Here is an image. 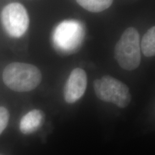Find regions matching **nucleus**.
<instances>
[{
	"label": "nucleus",
	"instance_id": "obj_8",
	"mask_svg": "<svg viewBox=\"0 0 155 155\" xmlns=\"http://www.w3.org/2000/svg\"><path fill=\"white\" fill-rule=\"evenodd\" d=\"M140 48L147 57H152L155 55V28L154 26L149 29L143 36Z\"/></svg>",
	"mask_w": 155,
	"mask_h": 155
},
{
	"label": "nucleus",
	"instance_id": "obj_6",
	"mask_svg": "<svg viewBox=\"0 0 155 155\" xmlns=\"http://www.w3.org/2000/svg\"><path fill=\"white\" fill-rule=\"evenodd\" d=\"M88 78L86 71L76 68L70 74L64 88V98L68 104H74L84 95Z\"/></svg>",
	"mask_w": 155,
	"mask_h": 155
},
{
	"label": "nucleus",
	"instance_id": "obj_4",
	"mask_svg": "<svg viewBox=\"0 0 155 155\" xmlns=\"http://www.w3.org/2000/svg\"><path fill=\"white\" fill-rule=\"evenodd\" d=\"M84 32L81 23L76 20H65L60 23L53 34L56 49L61 53H75L82 43Z\"/></svg>",
	"mask_w": 155,
	"mask_h": 155
},
{
	"label": "nucleus",
	"instance_id": "obj_5",
	"mask_svg": "<svg viewBox=\"0 0 155 155\" xmlns=\"http://www.w3.org/2000/svg\"><path fill=\"white\" fill-rule=\"evenodd\" d=\"M2 23L12 38H20L28 30L30 19L26 9L19 3H11L3 9L1 14Z\"/></svg>",
	"mask_w": 155,
	"mask_h": 155
},
{
	"label": "nucleus",
	"instance_id": "obj_10",
	"mask_svg": "<svg viewBox=\"0 0 155 155\" xmlns=\"http://www.w3.org/2000/svg\"><path fill=\"white\" fill-rule=\"evenodd\" d=\"M9 119V113L5 107L0 106V135L7 127Z\"/></svg>",
	"mask_w": 155,
	"mask_h": 155
},
{
	"label": "nucleus",
	"instance_id": "obj_9",
	"mask_svg": "<svg viewBox=\"0 0 155 155\" xmlns=\"http://www.w3.org/2000/svg\"><path fill=\"white\" fill-rule=\"evenodd\" d=\"M83 8L91 12H101L111 7L113 0H76Z\"/></svg>",
	"mask_w": 155,
	"mask_h": 155
},
{
	"label": "nucleus",
	"instance_id": "obj_2",
	"mask_svg": "<svg viewBox=\"0 0 155 155\" xmlns=\"http://www.w3.org/2000/svg\"><path fill=\"white\" fill-rule=\"evenodd\" d=\"M114 56L120 67L127 71H133L141 63L140 37L137 29L126 30L115 47Z\"/></svg>",
	"mask_w": 155,
	"mask_h": 155
},
{
	"label": "nucleus",
	"instance_id": "obj_3",
	"mask_svg": "<svg viewBox=\"0 0 155 155\" xmlns=\"http://www.w3.org/2000/svg\"><path fill=\"white\" fill-rule=\"evenodd\" d=\"M96 96L103 101L112 103L119 108H125L130 104L131 96L127 85L115 78L104 75L94 83Z\"/></svg>",
	"mask_w": 155,
	"mask_h": 155
},
{
	"label": "nucleus",
	"instance_id": "obj_7",
	"mask_svg": "<svg viewBox=\"0 0 155 155\" xmlns=\"http://www.w3.org/2000/svg\"><path fill=\"white\" fill-rule=\"evenodd\" d=\"M44 121V112L40 109H33L22 116L19 121V130L24 134H31L36 132L43 125Z\"/></svg>",
	"mask_w": 155,
	"mask_h": 155
},
{
	"label": "nucleus",
	"instance_id": "obj_1",
	"mask_svg": "<svg viewBox=\"0 0 155 155\" xmlns=\"http://www.w3.org/2000/svg\"><path fill=\"white\" fill-rule=\"evenodd\" d=\"M2 78L5 84L11 90L28 92L39 86L42 81V73L35 65L15 62L5 68Z\"/></svg>",
	"mask_w": 155,
	"mask_h": 155
}]
</instances>
